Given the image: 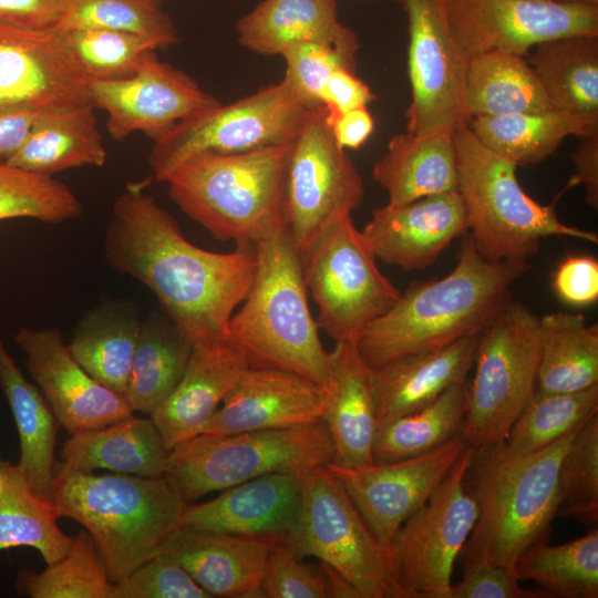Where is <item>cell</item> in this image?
Masks as SVG:
<instances>
[{"label": "cell", "mask_w": 598, "mask_h": 598, "mask_svg": "<svg viewBox=\"0 0 598 598\" xmlns=\"http://www.w3.org/2000/svg\"><path fill=\"white\" fill-rule=\"evenodd\" d=\"M450 27L468 61L488 51L524 56L569 35L598 34V6L558 0H446Z\"/></svg>", "instance_id": "cell-15"}, {"label": "cell", "mask_w": 598, "mask_h": 598, "mask_svg": "<svg viewBox=\"0 0 598 598\" xmlns=\"http://www.w3.org/2000/svg\"><path fill=\"white\" fill-rule=\"evenodd\" d=\"M533 68L522 55L488 51L467 62L463 116H497L550 110Z\"/></svg>", "instance_id": "cell-33"}, {"label": "cell", "mask_w": 598, "mask_h": 598, "mask_svg": "<svg viewBox=\"0 0 598 598\" xmlns=\"http://www.w3.org/2000/svg\"><path fill=\"white\" fill-rule=\"evenodd\" d=\"M247 367L244 352L227 338L194 343L181 381L150 414L168 451L202 434Z\"/></svg>", "instance_id": "cell-24"}, {"label": "cell", "mask_w": 598, "mask_h": 598, "mask_svg": "<svg viewBox=\"0 0 598 598\" xmlns=\"http://www.w3.org/2000/svg\"><path fill=\"white\" fill-rule=\"evenodd\" d=\"M95 109L106 112L114 141L142 132L153 142L178 122L220 104L188 74L147 52L130 78L91 83Z\"/></svg>", "instance_id": "cell-18"}, {"label": "cell", "mask_w": 598, "mask_h": 598, "mask_svg": "<svg viewBox=\"0 0 598 598\" xmlns=\"http://www.w3.org/2000/svg\"><path fill=\"white\" fill-rule=\"evenodd\" d=\"M61 32L91 82L130 78L147 52L159 49L152 40L124 31L76 28Z\"/></svg>", "instance_id": "cell-46"}, {"label": "cell", "mask_w": 598, "mask_h": 598, "mask_svg": "<svg viewBox=\"0 0 598 598\" xmlns=\"http://www.w3.org/2000/svg\"><path fill=\"white\" fill-rule=\"evenodd\" d=\"M299 256L318 327L334 342H358L401 296L350 214L330 223Z\"/></svg>", "instance_id": "cell-11"}, {"label": "cell", "mask_w": 598, "mask_h": 598, "mask_svg": "<svg viewBox=\"0 0 598 598\" xmlns=\"http://www.w3.org/2000/svg\"><path fill=\"white\" fill-rule=\"evenodd\" d=\"M320 570L324 575L329 597L362 598L352 582L331 566L321 563Z\"/></svg>", "instance_id": "cell-58"}, {"label": "cell", "mask_w": 598, "mask_h": 598, "mask_svg": "<svg viewBox=\"0 0 598 598\" xmlns=\"http://www.w3.org/2000/svg\"><path fill=\"white\" fill-rule=\"evenodd\" d=\"M141 323L130 305L104 302L81 318L68 344L90 375L124 399Z\"/></svg>", "instance_id": "cell-34"}, {"label": "cell", "mask_w": 598, "mask_h": 598, "mask_svg": "<svg viewBox=\"0 0 598 598\" xmlns=\"http://www.w3.org/2000/svg\"><path fill=\"white\" fill-rule=\"evenodd\" d=\"M558 1H566V2H582V3L597 4V6H598V0H558Z\"/></svg>", "instance_id": "cell-59"}, {"label": "cell", "mask_w": 598, "mask_h": 598, "mask_svg": "<svg viewBox=\"0 0 598 598\" xmlns=\"http://www.w3.org/2000/svg\"><path fill=\"white\" fill-rule=\"evenodd\" d=\"M322 420L286 429L199 434L168 452L164 476L186 502L271 473L305 475L332 462Z\"/></svg>", "instance_id": "cell-8"}, {"label": "cell", "mask_w": 598, "mask_h": 598, "mask_svg": "<svg viewBox=\"0 0 598 598\" xmlns=\"http://www.w3.org/2000/svg\"><path fill=\"white\" fill-rule=\"evenodd\" d=\"M144 187L130 183L114 202L104 236L107 264L146 286L194 343L225 339L254 279L252 246L215 252L189 243Z\"/></svg>", "instance_id": "cell-1"}, {"label": "cell", "mask_w": 598, "mask_h": 598, "mask_svg": "<svg viewBox=\"0 0 598 598\" xmlns=\"http://www.w3.org/2000/svg\"><path fill=\"white\" fill-rule=\"evenodd\" d=\"M82 213L76 195L53 176L0 162V221L30 218L59 224L76 219Z\"/></svg>", "instance_id": "cell-44"}, {"label": "cell", "mask_w": 598, "mask_h": 598, "mask_svg": "<svg viewBox=\"0 0 598 598\" xmlns=\"http://www.w3.org/2000/svg\"><path fill=\"white\" fill-rule=\"evenodd\" d=\"M262 598H329L324 575L305 563L278 536L270 545L262 580Z\"/></svg>", "instance_id": "cell-49"}, {"label": "cell", "mask_w": 598, "mask_h": 598, "mask_svg": "<svg viewBox=\"0 0 598 598\" xmlns=\"http://www.w3.org/2000/svg\"><path fill=\"white\" fill-rule=\"evenodd\" d=\"M527 262L484 257L470 236L444 277L412 283L357 342L363 360L378 368L399 357L435 349L480 333L511 300Z\"/></svg>", "instance_id": "cell-2"}, {"label": "cell", "mask_w": 598, "mask_h": 598, "mask_svg": "<svg viewBox=\"0 0 598 598\" xmlns=\"http://www.w3.org/2000/svg\"><path fill=\"white\" fill-rule=\"evenodd\" d=\"M277 537L177 528L157 555L183 567L212 598H262L265 564Z\"/></svg>", "instance_id": "cell-23"}, {"label": "cell", "mask_w": 598, "mask_h": 598, "mask_svg": "<svg viewBox=\"0 0 598 598\" xmlns=\"http://www.w3.org/2000/svg\"><path fill=\"white\" fill-rule=\"evenodd\" d=\"M597 413L598 385L568 393L535 392L503 444L494 448L504 457L532 454L576 431Z\"/></svg>", "instance_id": "cell-42"}, {"label": "cell", "mask_w": 598, "mask_h": 598, "mask_svg": "<svg viewBox=\"0 0 598 598\" xmlns=\"http://www.w3.org/2000/svg\"><path fill=\"white\" fill-rule=\"evenodd\" d=\"M70 0H0V22L32 30L56 29Z\"/></svg>", "instance_id": "cell-54"}, {"label": "cell", "mask_w": 598, "mask_h": 598, "mask_svg": "<svg viewBox=\"0 0 598 598\" xmlns=\"http://www.w3.org/2000/svg\"><path fill=\"white\" fill-rule=\"evenodd\" d=\"M329 352L331 378L324 390L322 421L333 442L332 463L344 467L373 464L378 427L372 368L357 342H334Z\"/></svg>", "instance_id": "cell-26"}, {"label": "cell", "mask_w": 598, "mask_h": 598, "mask_svg": "<svg viewBox=\"0 0 598 598\" xmlns=\"http://www.w3.org/2000/svg\"><path fill=\"white\" fill-rule=\"evenodd\" d=\"M292 142L192 158L166 177L168 194L216 239L252 246L283 225V189Z\"/></svg>", "instance_id": "cell-6"}, {"label": "cell", "mask_w": 598, "mask_h": 598, "mask_svg": "<svg viewBox=\"0 0 598 598\" xmlns=\"http://www.w3.org/2000/svg\"><path fill=\"white\" fill-rule=\"evenodd\" d=\"M519 580H533L546 598L598 597V530L560 545L540 542L517 559Z\"/></svg>", "instance_id": "cell-41"}, {"label": "cell", "mask_w": 598, "mask_h": 598, "mask_svg": "<svg viewBox=\"0 0 598 598\" xmlns=\"http://www.w3.org/2000/svg\"><path fill=\"white\" fill-rule=\"evenodd\" d=\"M467 446L461 435L433 451L401 461L363 467H344L329 462L326 466L341 482L391 556L400 526L425 504Z\"/></svg>", "instance_id": "cell-19"}, {"label": "cell", "mask_w": 598, "mask_h": 598, "mask_svg": "<svg viewBox=\"0 0 598 598\" xmlns=\"http://www.w3.org/2000/svg\"><path fill=\"white\" fill-rule=\"evenodd\" d=\"M373 100L374 94L370 87L355 75V72L347 69L337 70L320 94L328 123L343 113L367 107Z\"/></svg>", "instance_id": "cell-53"}, {"label": "cell", "mask_w": 598, "mask_h": 598, "mask_svg": "<svg viewBox=\"0 0 598 598\" xmlns=\"http://www.w3.org/2000/svg\"><path fill=\"white\" fill-rule=\"evenodd\" d=\"M474 135L493 152L517 165L539 163L569 137L598 133V120L559 110L476 116L467 121Z\"/></svg>", "instance_id": "cell-35"}, {"label": "cell", "mask_w": 598, "mask_h": 598, "mask_svg": "<svg viewBox=\"0 0 598 598\" xmlns=\"http://www.w3.org/2000/svg\"><path fill=\"white\" fill-rule=\"evenodd\" d=\"M94 111L87 104L41 113L23 146L7 163L47 176L82 166L102 167L106 151Z\"/></svg>", "instance_id": "cell-30"}, {"label": "cell", "mask_w": 598, "mask_h": 598, "mask_svg": "<svg viewBox=\"0 0 598 598\" xmlns=\"http://www.w3.org/2000/svg\"><path fill=\"white\" fill-rule=\"evenodd\" d=\"M324 390L281 369L247 367L202 434L286 429L322 420Z\"/></svg>", "instance_id": "cell-22"}, {"label": "cell", "mask_w": 598, "mask_h": 598, "mask_svg": "<svg viewBox=\"0 0 598 598\" xmlns=\"http://www.w3.org/2000/svg\"><path fill=\"white\" fill-rule=\"evenodd\" d=\"M313 107L282 79L178 122L153 142L148 164L155 179L165 182L177 166L198 156L289 144Z\"/></svg>", "instance_id": "cell-12"}, {"label": "cell", "mask_w": 598, "mask_h": 598, "mask_svg": "<svg viewBox=\"0 0 598 598\" xmlns=\"http://www.w3.org/2000/svg\"><path fill=\"white\" fill-rule=\"evenodd\" d=\"M112 598H212L178 564L156 555L120 581Z\"/></svg>", "instance_id": "cell-50"}, {"label": "cell", "mask_w": 598, "mask_h": 598, "mask_svg": "<svg viewBox=\"0 0 598 598\" xmlns=\"http://www.w3.org/2000/svg\"><path fill=\"white\" fill-rule=\"evenodd\" d=\"M0 388L19 436L17 463L31 487L52 498L56 419L40 389L31 383L8 352L0 334Z\"/></svg>", "instance_id": "cell-31"}, {"label": "cell", "mask_w": 598, "mask_h": 598, "mask_svg": "<svg viewBox=\"0 0 598 598\" xmlns=\"http://www.w3.org/2000/svg\"><path fill=\"white\" fill-rule=\"evenodd\" d=\"M466 406L465 381L417 411L378 424L373 463L419 456L463 435Z\"/></svg>", "instance_id": "cell-40"}, {"label": "cell", "mask_w": 598, "mask_h": 598, "mask_svg": "<svg viewBox=\"0 0 598 598\" xmlns=\"http://www.w3.org/2000/svg\"><path fill=\"white\" fill-rule=\"evenodd\" d=\"M194 342L169 321H142L125 400L133 412L151 414L181 381Z\"/></svg>", "instance_id": "cell-39"}, {"label": "cell", "mask_w": 598, "mask_h": 598, "mask_svg": "<svg viewBox=\"0 0 598 598\" xmlns=\"http://www.w3.org/2000/svg\"><path fill=\"white\" fill-rule=\"evenodd\" d=\"M386 192L389 205L457 190V158L453 132L394 135L372 169Z\"/></svg>", "instance_id": "cell-28"}, {"label": "cell", "mask_w": 598, "mask_h": 598, "mask_svg": "<svg viewBox=\"0 0 598 598\" xmlns=\"http://www.w3.org/2000/svg\"><path fill=\"white\" fill-rule=\"evenodd\" d=\"M60 517L53 498L34 491L17 464L0 458V551L28 546L47 565L60 560L73 539L59 527Z\"/></svg>", "instance_id": "cell-38"}, {"label": "cell", "mask_w": 598, "mask_h": 598, "mask_svg": "<svg viewBox=\"0 0 598 598\" xmlns=\"http://www.w3.org/2000/svg\"><path fill=\"white\" fill-rule=\"evenodd\" d=\"M598 385V327L581 313L550 312L539 317V361L536 391L577 392Z\"/></svg>", "instance_id": "cell-36"}, {"label": "cell", "mask_w": 598, "mask_h": 598, "mask_svg": "<svg viewBox=\"0 0 598 598\" xmlns=\"http://www.w3.org/2000/svg\"><path fill=\"white\" fill-rule=\"evenodd\" d=\"M14 342L56 421L70 434L134 414L122 395L95 380L74 359L56 327H21Z\"/></svg>", "instance_id": "cell-20"}, {"label": "cell", "mask_w": 598, "mask_h": 598, "mask_svg": "<svg viewBox=\"0 0 598 598\" xmlns=\"http://www.w3.org/2000/svg\"><path fill=\"white\" fill-rule=\"evenodd\" d=\"M41 113L25 107H0V162H8L23 146Z\"/></svg>", "instance_id": "cell-56"}, {"label": "cell", "mask_w": 598, "mask_h": 598, "mask_svg": "<svg viewBox=\"0 0 598 598\" xmlns=\"http://www.w3.org/2000/svg\"><path fill=\"white\" fill-rule=\"evenodd\" d=\"M372 1H395V2L401 3L402 0H372Z\"/></svg>", "instance_id": "cell-60"}, {"label": "cell", "mask_w": 598, "mask_h": 598, "mask_svg": "<svg viewBox=\"0 0 598 598\" xmlns=\"http://www.w3.org/2000/svg\"><path fill=\"white\" fill-rule=\"evenodd\" d=\"M457 192L476 249L494 261L527 262L543 238L558 236L598 243L596 233L560 221L554 205H542L520 186L517 164L486 147L467 121L453 131Z\"/></svg>", "instance_id": "cell-7"}, {"label": "cell", "mask_w": 598, "mask_h": 598, "mask_svg": "<svg viewBox=\"0 0 598 598\" xmlns=\"http://www.w3.org/2000/svg\"><path fill=\"white\" fill-rule=\"evenodd\" d=\"M357 34L349 28L334 41H310L296 44L282 56L285 80L310 106L322 105L320 94L329 78L339 69L355 72Z\"/></svg>", "instance_id": "cell-48"}, {"label": "cell", "mask_w": 598, "mask_h": 598, "mask_svg": "<svg viewBox=\"0 0 598 598\" xmlns=\"http://www.w3.org/2000/svg\"><path fill=\"white\" fill-rule=\"evenodd\" d=\"M577 430L519 457H504L494 447L473 451L465 485L478 515L460 553L462 563L487 561L515 571L526 549L548 540L558 509L559 466Z\"/></svg>", "instance_id": "cell-5"}, {"label": "cell", "mask_w": 598, "mask_h": 598, "mask_svg": "<svg viewBox=\"0 0 598 598\" xmlns=\"http://www.w3.org/2000/svg\"><path fill=\"white\" fill-rule=\"evenodd\" d=\"M538 361L539 317L511 299L478 337L463 429L473 450L503 444L536 391Z\"/></svg>", "instance_id": "cell-9"}, {"label": "cell", "mask_w": 598, "mask_h": 598, "mask_svg": "<svg viewBox=\"0 0 598 598\" xmlns=\"http://www.w3.org/2000/svg\"><path fill=\"white\" fill-rule=\"evenodd\" d=\"M168 452L153 420L133 414L71 434L61 447L60 457L70 467L84 472L102 468L158 477L164 476Z\"/></svg>", "instance_id": "cell-29"}, {"label": "cell", "mask_w": 598, "mask_h": 598, "mask_svg": "<svg viewBox=\"0 0 598 598\" xmlns=\"http://www.w3.org/2000/svg\"><path fill=\"white\" fill-rule=\"evenodd\" d=\"M528 63L551 109L598 120V34L540 43Z\"/></svg>", "instance_id": "cell-37"}, {"label": "cell", "mask_w": 598, "mask_h": 598, "mask_svg": "<svg viewBox=\"0 0 598 598\" xmlns=\"http://www.w3.org/2000/svg\"><path fill=\"white\" fill-rule=\"evenodd\" d=\"M570 159L575 167V173L568 181L566 186L557 194L555 200L559 198L566 190L584 186L585 202L594 210L598 209V133L591 134L581 138V143L575 152L571 153Z\"/></svg>", "instance_id": "cell-55"}, {"label": "cell", "mask_w": 598, "mask_h": 598, "mask_svg": "<svg viewBox=\"0 0 598 598\" xmlns=\"http://www.w3.org/2000/svg\"><path fill=\"white\" fill-rule=\"evenodd\" d=\"M363 181L337 142L322 105L309 112L288 157L282 219L303 250L330 223L363 203Z\"/></svg>", "instance_id": "cell-14"}, {"label": "cell", "mask_w": 598, "mask_h": 598, "mask_svg": "<svg viewBox=\"0 0 598 598\" xmlns=\"http://www.w3.org/2000/svg\"><path fill=\"white\" fill-rule=\"evenodd\" d=\"M102 28L134 33L159 49L179 42L177 29L159 0H70L56 29Z\"/></svg>", "instance_id": "cell-45"}, {"label": "cell", "mask_w": 598, "mask_h": 598, "mask_svg": "<svg viewBox=\"0 0 598 598\" xmlns=\"http://www.w3.org/2000/svg\"><path fill=\"white\" fill-rule=\"evenodd\" d=\"M553 288L559 300L587 307L598 299V261L587 255L567 256L557 267Z\"/></svg>", "instance_id": "cell-52"}, {"label": "cell", "mask_w": 598, "mask_h": 598, "mask_svg": "<svg viewBox=\"0 0 598 598\" xmlns=\"http://www.w3.org/2000/svg\"><path fill=\"white\" fill-rule=\"evenodd\" d=\"M348 29L336 0H262L236 24L239 44L265 55H282L302 42L334 41Z\"/></svg>", "instance_id": "cell-32"}, {"label": "cell", "mask_w": 598, "mask_h": 598, "mask_svg": "<svg viewBox=\"0 0 598 598\" xmlns=\"http://www.w3.org/2000/svg\"><path fill=\"white\" fill-rule=\"evenodd\" d=\"M409 21L408 71L411 102L406 131L453 132L465 121L463 91L467 60L453 37L446 0H402Z\"/></svg>", "instance_id": "cell-16"}, {"label": "cell", "mask_w": 598, "mask_h": 598, "mask_svg": "<svg viewBox=\"0 0 598 598\" xmlns=\"http://www.w3.org/2000/svg\"><path fill=\"white\" fill-rule=\"evenodd\" d=\"M14 587L31 598H112L113 582L92 538L81 530L65 556L44 570L20 569Z\"/></svg>", "instance_id": "cell-43"}, {"label": "cell", "mask_w": 598, "mask_h": 598, "mask_svg": "<svg viewBox=\"0 0 598 598\" xmlns=\"http://www.w3.org/2000/svg\"><path fill=\"white\" fill-rule=\"evenodd\" d=\"M256 269L251 286L231 316L227 339L250 367L300 374L326 389L329 352L308 303L300 256L281 225L252 245Z\"/></svg>", "instance_id": "cell-4"}, {"label": "cell", "mask_w": 598, "mask_h": 598, "mask_svg": "<svg viewBox=\"0 0 598 598\" xmlns=\"http://www.w3.org/2000/svg\"><path fill=\"white\" fill-rule=\"evenodd\" d=\"M302 477L292 473L266 474L223 489L205 503H188L178 528L282 536L296 518Z\"/></svg>", "instance_id": "cell-25"}, {"label": "cell", "mask_w": 598, "mask_h": 598, "mask_svg": "<svg viewBox=\"0 0 598 598\" xmlns=\"http://www.w3.org/2000/svg\"><path fill=\"white\" fill-rule=\"evenodd\" d=\"M480 333L372 368L378 424L417 411L465 382Z\"/></svg>", "instance_id": "cell-27"}, {"label": "cell", "mask_w": 598, "mask_h": 598, "mask_svg": "<svg viewBox=\"0 0 598 598\" xmlns=\"http://www.w3.org/2000/svg\"><path fill=\"white\" fill-rule=\"evenodd\" d=\"M91 83L60 30L0 22V107L51 112L92 104Z\"/></svg>", "instance_id": "cell-17"}, {"label": "cell", "mask_w": 598, "mask_h": 598, "mask_svg": "<svg viewBox=\"0 0 598 598\" xmlns=\"http://www.w3.org/2000/svg\"><path fill=\"white\" fill-rule=\"evenodd\" d=\"M557 515L585 525L598 522V414L577 430L564 454Z\"/></svg>", "instance_id": "cell-47"}, {"label": "cell", "mask_w": 598, "mask_h": 598, "mask_svg": "<svg viewBox=\"0 0 598 598\" xmlns=\"http://www.w3.org/2000/svg\"><path fill=\"white\" fill-rule=\"evenodd\" d=\"M52 498L92 538L112 582L155 557L188 503L165 476L97 475L56 461Z\"/></svg>", "instance_id": "cell-3"}, {"label": "cell", "mask_w": 598, "mask_h": 598, "mask_svg": "<svg viewBox=\"0 0 598 598\" xmlns=\"http://www.w3.org/2000/svg\"><path fill=\"white\" fill-rule=\"evenodd\" d=\"M281 538L299 557L338 570L362 598H405L390 554L326 465L303 475L296 518Z\"/></svg>", "instance_id": "cell-10"}, {"label": "cell", "mask_w": 598, "mask_h": 598, "mask_svg": "<svg viewBox=\"0 0 598 598\" xmlns=\"http://www.w3.org/2000/svg\"><path fill=\"white\" fill-rule=\"evenodd\" d=\"M468 445L430 498L398 529L391 560L405 598H448L451 577L478 515L465 485Z\"/></svg>", "instance_id": "cell-13"}, {"label": "cell", "mask_w": 598, "mask_h": 598, "mask_svg": "<svg viewBox=\"0 0 598 598\" xmlns=\"http://www.w3.org/2000/svg\"><path fill=\"white\" fill-rule=\"evenodd\" d=\"M467 229L465 205L456 190L380 206L361 231L377 259L412 271L433 264Z\"/></svg>", "instance_id": "cell-21"}, {"label": "cell", "mask_w": 598, "mask_h": 598, "mask_svg": "<svg viewBox=\"0 0 598 598\" xmlns=\"http://www.w3.org/2000/svg\"><path fill=\"white\" fill-rule=\"evenodd\" d=\"M463 578L452 584L448 598H546L540 589H525L514 570L487 561H464Z\"/></svg>", "instance_id": "cell-51"}, {"label": "cell", "mask_w": 598, "mask_h": 598, "mask_svg": "<svg viewBox=\"0 0 598 598\" xmlns=\"http://www.w3.org/2000/svg\"><path fill=\"white\" fill-rule=\"evenodd\" d=\"M341 147L357 150L370 137L374 121L367 107H359L341 114L329 123Z\"/></svg>", "instance_id": "cell-57"}]
</instances>
